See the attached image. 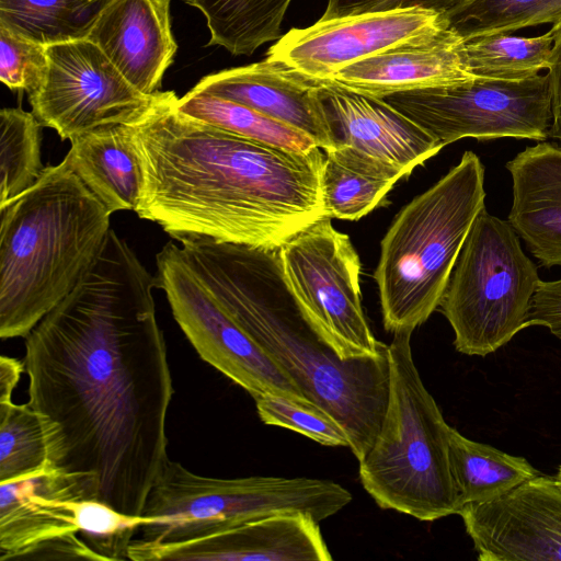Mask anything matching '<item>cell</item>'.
<instances>
[{"label":"cell","instance_id":"obj_1","mask_svg":"<svg viewBox=\"0 0 561 561\" xmlns=\"http://www.w3.org/2000/svg\"><path fill=\"white\" fill-rule=\"evenodd\" d=\"M154 277L113 229L90 270L25 337L28 404L53 424L50 462L142 515L168 461L174 393Z\"/></svg>","mask_w":561,"mask_h":561},{"label":"cell","instance_id":"obj_2","mask_svg":"<svg viewBox=\"0 0 561 561\" xmlns=\"http://www.w3.org/2000/svg\"><path fill=\"white\" fill-rule=\"evenodd\" d=\"M164 91L130 125L145 186L136 214L179 241L279 249L325 217L322 149L294 151L181 113Z\"/></svg>","mask_w":561,"mask_h":561},{"label":"cell","instance_id":"obj_3","mask_svg":"<svg viewBox=\"0 0 561 561\" xmlns=\"http://www.w3.org/2000/svg\"><path fill=\"white\" fill-rule=\"evenodd\" d=\"M181 254L233 322L337 420L360 461L371 447L389 392L388 354L343 359L308 319L284 277L279 249L192 238Z\"/></svg>","mask_w":561,"mask_h":561},{"label":"cell","instance_id":"obj_4","mask_svg":"<svg viewBox=\"0 0 561 561\" xmlns=\"http://www.w3.org/2000/svg\"><path fill=\"white\" fill-rule=\"evenodd\" d=\"M0 215V337H26L90 270L112 214L64 158Z\"/></svg>","mask_w":561,"mask_h":561},{"label":"cell","instance_id":"obj_5","mask_svg":"<svg viewBox=\"0 0 561 561\" xmlns=\"http://www.w3.org/2000/svg\"><path fill=\"white\" fill-rule=\"evenodd\" d=\"M484 165L472 151L396 215L374 272L387 331L413 332L438 308L478 214Z\"/></svg>","mask_w":561,"mask_h":561},{"label":"cell","instance_id":"obj_6","mask_svg":"<svg viewBox=\"0 0 561 561\" xmlns=\"http://www.w3.org/2000/svg\"><path fill=\"white\" fill-rule=\"evenodd\" d=\"M410 331L387 347L389 392L359 479L378 506L433 522L458 514L449 466V428L413 359Z\"/></svg>","mask_w":561,"mask_h":561},{"label":"cell","instance_id":"obj_7","mask_svg":"<svg viewBox=\"0 0 561 561\" xmlns=\"http://www.w3.org/2000/svg\"><path fill=\"white\" fill-rule=\"evenodd\" d=\"M352 501L343 485L313 478L252 476L214 478L168 459L145 506L141 539L176 542L211 535L282 513H305L322 522Z\"/></svg>","mask_w":561,"mask_h":561},{"label":"cell","instance_id":"obj_8","mask_svg":"<svg viewBox=\"0 0 561 561\" xmlns=\"http://www.w3.org/2000/svg\"><path fill=\"white\" fill-rule=\"evenodd\" d=\"M539 283L538 268L514 228L484 207L471 225L438 305L453 328L456 351L485 356L528 328Z\"/></svg>","mask_w":561,"mask_h":561},{"label":"cell","instance_id":"obj_9","mask_svg":"<svg viewBox=\"0 0 561 561\" xmlns=\"http://www.w3.org/2000/svg\"><path fill=\"white\" fill-rule=\"evenodd\" d=\"M444 147L462 138L545 141L552 123L548 75L511 81L478 78L382 98Z\"/></svg>","mask_w":561,"mask_h":561},{"label":"cell","instance_id":"obj_10","mask_svg":"<svg viewBox=\"0 0 561 561\" xmlns=\"http://www.w3.org/2000/svg\"><path fill=\"white\" fill-rule=\"evenodd\" d=\"M284 277L304 312L343 359L378 356L379 342L360 299L359 256L324 217L279 248Z\"/></svg>","mask_w":561,"mask_h":561},{"label":"cell","instance_id":"obj_11","mask_svg":"<svg viewBox=\"0 0 561 561\" xmlns=\"http://www.w3.org/2000/svg\"><path fill=\"white\" fill-rule=\"evenodd\" d=\"M44 82L28 94L38 122L72 140L91 130L142 121L164 91L145 94L88 38L47 46Z\"/></svg>","mask_w":561,"mask_h":561},{"label":"cell","instance_id":"obj_12","mask_svg":"<svg viewBox=\"0 0 561 561\" xmlns=\"http://www.w3.org/2000/svg\"><path fill=\"white\" fill-rule=\"evenodd\" d=\"M156 287L168 298L172 314L203 360L253 399L283 394L308 401L296 383L233 322L169 241L156 257ZM310 402V401H308Z\"/></svg>","mask_w":561,"mask_h":561},{"label":"cell","instance_id":"obj_13","mask_svg":"<svg viewBox=\"0 0 561 561\" xmlns=\"http://www.w3.org/2000/svg\"><path fill=\"white\" fill-rule=\"evenodd\" d=\"M447 28L444 13L402 9L319 20L305 28H291L267 50L313 80H329L340 69L369 56L428 41Z\"/></svg>","mask_w":561,"mask_h":561},{"label":"cell","instance_id":"obj_14","mask_svg":"<svg viewBox=\"0 0 561 561\" xmlns=\"http://www.w3.org/2000/svg\"><path fill=\"white\" fill-rule=\"evenodd\" d=\"M481 561H561V483L539 474L459 512Z\"/></svg>","mask_w":561,"mask_h":561},{"label":"cell","instance_id":"obj_15","mask_svg":"<svg viewBox=\"0 0 561 561\" xmlns=\"http://www.w3.org/2000/svg\"><path fill=\"white\" fill-rule=\"evenodd\" d=\"M128 560L330 561L319 522L305 513H282L176 542L133 540Z\"/></svg>","mask_w":561,"mask_h":561},{"label":"cell","instance_id":"obj_16","mask_svg":"<svg viewBox=\"0 0 561 561\" xmlns=\"http://www.w3.org/2000/svg\"><path fill=\"white\" fill-rule=\"evenodd\" d=\"M318 81L331 148H354L402 169L409 176L444 147L382 99L357 93L331 80Z\"/></svg>","mask_w":561,"mask_h":561},{"label":"cell","instance_id":"obj_17","mask_svg":"<svg viewBox=\"0 0 561 561\" xmlns=\"http://www.w3.org/2000/svg\"><path fill=\"white\" fill-rule=\"evenodd\" d=\"M98 500L93 477L50 466L0 482V561L55 537L78 534L75 503Z\"/></svg>","mask_w":561,"mask_h":561},{"label":"cell","instance_id":"obj_18","mask_svg":"<svg viewBox=\"0 0 561 561\" xmlns=\"http://www.w3.org/2000/svg\"><path fill=\"white\" fill-rule=\"evenodd\" d=\"M318 80L266 57L251 65L202 78L191 90L255 110L309 135L323 151L331 148Z\"/></svg>","mask_w":561,"mask_h":561},{"label":"cell","instance_id":"obj_19","mask_svg":"<svg viewBox=\"0 0 561 561\" xmlns=\"http://www.w3.org/2000/svg\"><path fill=\"white\" fill-rule=\"evenodd\" d=\"M87 38L145 94L159 91L178 50L170 0H107Z\"/></svg>","mask_w":561,"mask_h":561},{"label":"cell","instance_id":"obj_20","mask_svg":"<svg viewBox=\"0 0 561 561\" xmlns=\"http://www.w3.org/2000/svg\"><path fill=\"white\" fill-rule=\"evenodd\" d=\"M463 39L445 28L435 37L355 61L329 80L357 93L387 95L462 83L473 79L463 62Z\"/></svg>","mask_w":561,"mask_h":561},{"label":"cell","instance_id":"obj_21","mask_svg":"<svg viewBox=\"0 0 561 561\" xmlns=\"http://www.w3.org/2000/svg\"><path fill=\"white\" fill-rule=\"evenodd\" d=\"M506 169L513 182L507 221L541 266L561 265V147H527Z\"/></svg>","mask_w":561,"mask_h":561},{"label":"cell","instance_id":"obj_22","mask_svg":"<svg viewBox=\"0 0 561 561\" xmlns=\"http://www.w3.org/2000/svg\"><path fill=\"white\" fill-rule=\"evenodd\" d=\"M66 154L73 172L111 213L136 211L145 176L130 125H115L82 134Z\"/></svg>","mask_w":561,"mask_h":561},{"label":"cell","instance_id":"obj_23","mask_svg":"<svg viewBox=\"0 0 561 561\" xmlns=\"http://www.w3.org/2000/svg\"><path fill=\"white\" fill-rule=\"evenodd\" d=\"M321 196L325 217L357 220L380 205L408 174L400 168L346 146L324 151Z\"/></svg>","mask_w":561,"mask_h":561},{"label":"cell","instance_id":"obj_24","mask_svg":"<svg viewBox=\"0 0 561 561\" xmlns=\"http://www.w3.org/2000/svg\"><path fill=\"white\" fill-rule=\"evenodd\" d=\"M449 466L460 510L492 501L537 476L530 462L449 428Z\"/></svg>","mask_w":561,"mask_h":561},{"label":"cell","instance_id":"obj_25","mask_svg":"<svg viewBox=\"0 0 561 561\" xmlns=\"http://www.w3.org/2000/svg\"><path fill=\"white\" fill-rule=\"evenodd\" d=\"M291 0H184L205 18L208 45L234 56L252 55L265 43L279 39Z\"/></svg>","mask_w":561,"mask_h":561},{"label":"cell","instance_id":"obj_26","mask_svg":"<svg viewBox=\"0 0 561 561\" xmlns=\"http://www.w3.org/2000/svg\"><path fill=\"white\" fill-rule=\"evenodd\" d=\"M107 0H0V25L46 46L87 38Z\"/></svg>","mask_w":561,"mask_h":561},{"label":"cell","instance_id":"obj_27","mask_svg":"<svg viewBox=\"0 0 561 561\" xmlns=\"http://www.w3.org/2000/svg\"><path fill=\"white\" fill-rule=\"evenodd\" d=\"M554 31L535 37L494 34L462 42L468 72L478 78L524 80L548 69Z\"/></svg>","mask_w":561,"mask_h":561},{"label":"cell","instance_id":"obj_28","mask_svg":"<svg viewBox=\"0 0 561 561\" xmlns=\"http://www.w3.org/2000/svg\"><path fill=\"white\" fill-rule=\"evenodd\" d=\"M175 107L188 116L259 142L294 151H309L318 147L309 135L299 129L210 94L190 90L175 100Z\"/></svg>","mask_w":561,"mask_h":561},{"label":"cell","instance_id":"obj_29","mask_svg":"<svg viewBox=\"0 0 561 561\" xmlns=\"http://www.w3.org/2000/svg\"><path fill=\"white\" fill-rule=\"evenodd\" d=\"M444 14L463 41L541 24L561 28V0H460Z\"/></svg>","mask_w":561,"mask_h":561},{"label":"cell","instance_id":"obj_30","mask_svg":"<svg viewBox=\"0 0 561 561\" xmlns=\"http://www.w3.org/2000/svg\"><path fill=\"white\" fill-rule=\"evenodd\" d=\"M53 425L28 403H0V482L13 481L50 462Z\"/></svg>","mask_w":561,"mask_h":561},{"label":"cell","instance_id":"obj_31","mask_svg":"<svg viewBox=\"0 0 561 561\" xmlns=\"http://www.w3.org/2000/svg\"><path fill=\"white\" fill-rule=\"evenodd\" d=\"M42 127L32 112L21 107L0 111V206L30 188L42 175Z\"/></svg>","mask_w":561,"mask_h":561},{"label":"cell","instance_id":"obj_32","mask_svg":"<svg viewBox=\"0 0 561 561\" xmlns=\"http://www.w3.org/2000/svg\"><path fill=\"white\" fill-rule=\"evenodd\" d=\"M78 534L104 561L128 560L133 536L148 522L144 515L123 513L100 500L75 503Z\"/></svg>","mask_w":561,"mask_h":561},{"label":"cell","instance_id":"obj_33","mask_svg":"<svg viewBox=\"0 0 561 561\" xmlns=\"http://www.w3.org/2000/svg\"><path fill=\"white\" fill-rule=\"evenodd\" d=\"M254 401L259 417L267 425L297 432L323 446L350 448L343 425L311 402L274 393L259 396Z\"/></svg>","mask_w":561,"mask_h":561},{"label":"cell","instance_id":"obj_34","mask_svg":"<svg viewBox=\"0 0 561 561\" xmlns=\"http://www.w3.org/2000/svg\"><path fill=\"white\" fill-rule=\"evenodd\" d=\"M48 70L47 46L0 25V80L10 90L35 91Z\"/></svg>","mask_w":561,"mask_h":561},{"label":"cell","instance_id":"obj_35","mask_svg":"<svg viewBox=\"0 0 561 561\" xmlns=\"http://www.w3.org/2000/svg\"><path fill=\"white\" fill-rule=\"evenodd\" d=\"M460 0H329L320 20L340 19L366 13L402 9H425L446 13Z\"/></svg>","mask_w":561,"mask_h":561},{"label":"cell","instance_id":"obj_36","mask_svg":"<svg viewBox=\"0 0 561 561\" xmlns=\"http://www.w3.org/2000/svg\"><path fill=\"white\" fill-rule=\"evenodd\" d=\"M96 560L104 559L92 550L79 536L68 534L37 543L16 560Z\"/></svg>","mask_w":561,"mask_h":561},{"label":"cell","instance_id":"obj_37","mask_svg":"<svg viewBox=\"0 0 561 561\" xmlns=\"http://www.w3.org/2000/svg\"><path fill=\"white\" fill-rule=\"evenodd\" d=\"M527 325H541L561 339V278L540 280L533 296Z\"/></svg>","mask_w":561,"mask_h":561},{"label":"cell","instance_id":"obj_38","mask_svg":"<svg viewBox=\"0 0 561 561\" xmlns=\"http://www.w3.org/2000/svg\"><path fill=\"white\" fill-rule=\"evenodd\" d=\"M547 70L551 91L552 113L549 137L556 139L561 147V28L554 32L553 46Z\"/></svg>","mask_w":561,"mask_h":561},{"label":"cell","instance_id":"obj_39","mask_svg":"<svg viewBox=\"0 0 561 561\" xmlns=\"http://www.w3.org/2000/svg\"><path fill=\"white\" fill-rule=\"evenodd\" d=\"M25 370L24 360L1 355L0 357V403L12 401V394L21 375Z\"/></svg>","mask_w":561,"mask_h":561},{"label":"cell","instance_id":"obj_40","mask_svg":"<svg viewBox=\"0 0 561 561\" xmlns=\"http://www.w3.org/2000/svg\"><path fill=\"white\" fill-rule=\"evenodd\" d=\"M556 478L558 479V481L561 483V466L559 467L558 469V472L556 474Z\"/></svg>","mask_w":561,"mask_h":561}]
</instances>
